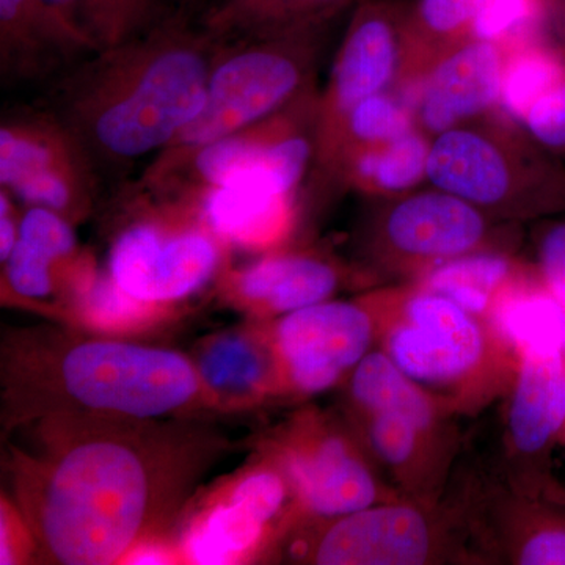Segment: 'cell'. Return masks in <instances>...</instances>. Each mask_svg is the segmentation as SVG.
I'll return each mask as SVG.
<instances>
[{"label": "cell", "instance_id": "obj_1", "mask_svg": "<svg viewBox=\"0 0 565 565\" xmlns=\"http://www.w3.org/2000/svg\"><path fill=\"white\" fill-rule=\"evenodd\" d=\"M218 51L184 10L140 39L93 52L44 88L40 104L76 137L104 182H122L202 110Z\"/></svg>", "mask_w": 565, "mask_h": 565}, {"label": "cell", "instance_id": "obj_2", "mask_svg": "<svg viewBox=\"0 0 565 565\" xmlns=\"http://www.w3.org/2000/svg\"><path fill=\"white\" fill-rule=\"evenodd\" d=\"M156 471L145 451L120 437H95L63 449L32 489L41 545L68 565L120 559L150 520Z\"/></svg>", "mask_w": 565, "mask_h": 565}, {"label": "cell", "instance_id": "obj_3", "mask_svg": "<svg viewBox=\"0 0 565 565\" xmlns=\"http://www.w3.org/2000/svg\"><path fill=\"white\" fill-rule=\"evenodd\" d=\"M377 344L392 362L456 414L508 393L519 355L489 321L415 282L366 296Z\"/></svg>", "mask_w": 565, "mask_h": 565}, {"label": "cell", "instance_id": "obj_4", "mask_svg": "<svg viewBox=\"0 0 565 565\" xmlns=\"http://www.w3.org/2000/svg\"><path fill=\"white\" fill-rule=\"evenodd\" d=\"M427 184L455 193L501 222L565 214L563 159L501 109L434 137Z\"/></svg>", "mask_w": 565, "mask_h": 565}, {"label": "cell", "instance_id": "obj_5", "mask_svg": "<svg viewBox=\"0 0 565 565\" xmlns=\"http://www.w3.org/2000/svg\"><path fill=\"white\" fill-rule=\"evenodd\" d=\"M364 444L408 500L438 501L455 459L456 412L412 381L382 349L352 371Z\"/></svg>", "mask_w": 565, "mask_h": 565}, {"label": "cell", "instance_id": "obj_6", "mask_svg": "<svg viewBox=\"0 0 565 565\" xmlns=\"http://www.w3.org/2000/svg\"><path fill=\"white\" fill-rule=\"evenodd\" d=\"M522 223L501 222L455 193L427 188L367 199L360 245L367 267L414 281L468 253L514 252Z\"/></svg>", "mask_w": 565, "mask_h": 565}, {"label": "cell", "instance_id": "obj_7", "mask_svg": "<svg viewBox=\"0 0 565 565\" xmlns=\"http://www.w3.org/2000/svg\"><path fill=\"white\" fill-rule=\"evenodd\" d=\"M329 31L221 44L202 110L162 151L202 147L291 106L318 88Z\"/></svg>", "mask_w": 565, "mask_h": 565}, {"label": "cell", "instance_id": "obj_8", "mask_svg": "<svg viewBox=\"0 0 565 565\" xmlns=\"http://www.w3.org/2000/svg\"><path fill=\"white\" fill-rule=\"evenodd\" d=\"M319 88L264 120L202 147L161 151L139 178L150 191L200 200L241 178H266L299 193L310 178L318 132Z\"/></svg>", "mask_w": 565, "mask_h": 565}, {"label": "cell", "instance_id": "obj_9", "mask_svg": "<svg viewBox=\"0 0 565 565\" xmlns=\"http://www.w3.org/2000/svg\"><path fill=\"white\" fill-rule=\"evenodd\" d=\"M470 498L460 505L404 500L370 505L333 519L316 539L311 563L321 565H427L467 556Z\"/></svg>", "mask_w": 565, "mask_h": 565}, {"label": "cell", "instance_id": "obj_10", "mask_svg": "<svg viewBox=\"0 0 565 565\" xmlns=\"http://www.w3.org/2000/svg\"><path fill=\"white\" fill-rule=\"evenodd\" d=\"M143 189L150 195V215L118 234L111 245L109 275L137 299L173 302L202 288L218 269L222 250L217 239L222 237L204 212L199 221L188 222L202 203L185 222L178 223L184 196Z\"/></svg>", "mask_w": 565, "mask_h": 565}, {"label": "cell", "instance_id": "obj_11", "mask_svg": "<svg viewBox=\"0 0 565 565\" xmlns=\"http://www.w3.org/2000/svg\"><path fill=\"white\" fill-rule=\"evenodd\" d=\"M88 152L40 103L3 114L0 122V188L25 206L85 217L103 184Z\"/></svg>", "mask_w": 565, "mask_h": 565}, {"label": "cell", "instance_id": "obj_12", "mask_svg": "<svg viewBox=\"0 0 565 565\" xmlns=\"http://www.w3.org/2000/svg\"><path fill=\"white\" fill-rule=\"evenodd\" d=\"M63 388L93 411L151 418L184 407L199 392L192 364L170 351L92 341L65 353Z\"/></svg>", "mask_w": 565, "mask_h": 565}, {"label": "cell", "instance_id": "obj_13", "mask_svg": "<svg viewBox=\"0 0 565 565\" xmlns=\"http://www.w3.org/2000/svg\"><path fill=\"white\" fill-rule=\"evenodd\" d=\"M405 0H362L351 11L332 68L319 92L316 148L349 110L370 96L397 92L404 61Z\"/></svg>", "mask_w": 565, "mask_h": 565}, {"label": "cell", "instance_id": "obj_14", "mask_svg": "<svg viewBox=\"0 0 565 565\" xmlns=\"http://www.w3.org/2000/svg\"><path fill=\"white\" fill-rule=\"evenodd\" d=\"M504 446L509 489L552 497L553 449L565 424V353L520 356L509 388Z\"/></svg>", "mask_w": 565, "mask_h": 565}, {"label": "cell", "instance_id": "obj_15", "mask_svg": "<svg viewBox=\"0 0 565 565\" xmlns=\"http://www.w3.org/2000/svg\"><path fill=\"white\" fill-rule=\"evenodd\" d=\"M377 343V321L366 297L321 302L285 315L275 332L286 377L302 393H321L352 373Z\"/></svg>", "mask_w": 565, "mask_h": 565}, {"label": "cell", "instance_id": "obj_16", "mask_svg": "<svg viewBox=\"0 0 565 565\" xmlns=\"http://www.w3.org/2000/svg\"><path fill=\"white\" fill-rule=\"evenodd\" d=\"M505 50L473 39L446 55L404 93L416 128L437 137L457 125L501 109Z\"/></svg>", "mask_w": 565, "mask_h": 565}, {"label": "cell", "instance_id": "obj_17", "mask_svg": "<svg viewBox=\"0 0 565 565\" xmlns=\"http://www.w3.org/2000/svg\"><path fill=\"white\" fill-rule=\"evenodd\" d=\"M470 542L497 563L565 565V509L512 489L471 493Z\"/></svg>", "mask_w": 565, "mask_h": 565}, {"label": "cell", "instance_id": "obj_18", "mask_svg": "<svg viewBox=\"0 0 565 565\" xmlns=\"http://www.w3.org/2000/svg\"><path fill=\"white\" fill-rule=\"evenodd\" d=\"M96 52L47 0H0V79L50 87Z\"/></svg>", "mask_w": 565, "mask_h": 565}, {"label": "cell", "instance_id": "obj_19", "mask_svg": "<svg viewBox=\"0 0 565 565\" xmlns=\"http://www.w3.org/2000/svg\"><path fill=\"white\" fill-rule=\"evenodd\" d=\"M288 473L303 508L326 519L405 498L379 481L367 457L343 435H316L296 446Z\"/></svg>", "mask_w": 565, "mask_h": 565}, {"label": "cell", "instance_id": "obj_20", "mask_svg": "<svg viewBox=\"0 0 565 565\" xmlns=\"http://www.w3.org/2000/svg\"><path fill=\"white\" fill-rule=\"evenodd\" d=\"M362 0H191L189 14L218 44L330 31Z\"/></svg>", "mask_w": 565, "mask_h": 565}, {"label": "cell", "instance_id": "obj_21", "mask_svg": "<svg viewBox=\"0 0 565 565\" xmlns=\"http://www.w3.org/2000/svg\"><path fill=\"white\" fill-rule=\"evenodd\" d=\"M204 214L226 243L270 250L288 239L297 221V193L266 178H241L202 199Z\"/></svg>", "mask_w": 565, "mask_h": 565}, {"label": "cell", "instance_id": "obj_22", "mask_svg": "<svg viewBox=\"0 0 565 565\" xmlns=\"http://www.w3.org/2000/svg\"><path fill=\"white\" fill-rule=\"evenodd\" d=\"M285 482L273 471L244 479L234 489L228 504L212 511L196 527L188 544L189 556L196 564H226L256 545L264 526L280 511Z\"/></svg>", "mask_w": 565, "mask_h": 565}, {"label": "cell", "instance_id": "obj_23", "mask_svg": "<svg viewBox=\"0 0 565 565\" xmlns=\"http://www.w3.org/2000/svg\"><path fill=\"white\" fill-rule=\"evenodd\" d=\"M340 267L311 252L273 253L234 275L233 288L248 303L289 315L326 302L340 286Z\"/></svg>", "mask_w": 565, "mask_h": 565}, {"label": "cell", "instance_id": "obj_24", "mask_svg": "<svg viewBox=\"0 0 565 565\" xmlns=\"http://www.w3.org/2000/svg\"><path fill=\"white\" fill-rule=\"evenodd\" d=\"M481 0H405L404 61L397 93L404 95L435 63L473 40Z\"/></svg>", "mask_w": 565, "mask_h": 565}, {"label": "cell", "instance_id": "obj_25", "mask_svg": "<svg viewBox=\"0 0 565 565\" xmlns=\"http://www.w3.org/2000/svg\"><path fill=\"white\" fill-rule=\"evenodd\" d=\"M534 269L509 250L468 253L416 278L415 285L440 294L468 313L489 321L494 305L516 281Z\"/></svg>", "mask_w": 565, "mask_h": 565}, {"label": "cell", "instance_id": "obj_26", "mask_svg": "<svg viewBox=\"0 0 565 565\" xmlns=\"http://www.w3.org/2000/svg\"><path fill=\"white\" fill-rule=\"evenodd\" d=\"M433 137L415 128L397 139L355 152L340 167L334 185L366 199L394 196L427 184Z\"/></svg>", "mask_w": 565, "mask_h": 565}, {"label": "cell", "instance_id": "obj_27", "mask_svg": "<svg viewBox=\"0 0 565 565\" xmlns=\"http://www.w3.org/2000/svg\"><path fill=\"white\" fill-rule=\"evenodd\" d=\"M489 322L519 359L527 353H565V308L535 266L501 296Z\"/></svg>", "mask_w": 565, "mask_h": 565}, {"label": "cell", "instance_id": "obj_28", "mask_svg": "<svg viewBox=\"0 0 565 565\" xmlns=\"http://www.w3.org/2000/svg\"><path fill=\"white\" fill-rule=\"evenodd\" d=\"M68 218L41 206H28L21 215L20 236L6 259L7 281L18 296L44 299L54 288L55 264L76 250Z\"/></svg>", "mask_w": 565, "mask_h": 565}, {"label": "cell", "instance_id": "obj_29", "mask_svg": "<svg viewBox=\"0 0 565 565\" xmlns=\"http://www.w3.org/2000/svg\"><path fill=\"white\" fill-rule=\"evenodd\" d=\"M96 51L147 35L189 9L191 0H47Z\"/></svg>", "mask_w": 565, "mask_h": 565}, {"label": "cell", "instance_id": "obj_30", "mask_svg": "<svg viewBox=\"0 0 565 565\" xmlns=\"http://www.w3.org/2000/svg\"><path fill=\"white\" fill-rule=\"evenodd\" d=\"M565 81V47L539 36L505 51L501 110L522 122L539 99Z\"/></svg>", "mask_w": 565, "mask_h": 565}, {"label": "cell", "instance_id": "obj_31", "mask_svg": "<svg viewBox=\"0 0 565 565\" xmlns=\"http://www.w3.org/2000/svg\"><path fill=\"white\" fill-rule=\"evenodd\" d=\"M74 286L82 318L107 332L134 329L145 323L152 318L159 305L137 299L120 288L110 275L99 277L92 269L85 270Z\"/></svg>", "mask_w": 565, "mask_h": 565}, {"label": "cell", "instance_id": "obj_32", "mask_svg": "<svg viewBox=\"0 0 565 565\" xmlns=\"http://www.w3.org/2000/svg\"><path fill=\"white\" fill-rule=\"evenodd\" d=\"M553 0H481L475 39L492 41L505 51L545 35Z\"/></svg>", "mask_w": 565, "mask_h": 565}, {"label": "cell", "instance_id": "obj_33", "mask_svg": "<svg viewBox=\"0 0 565 565\" xmlns=\"http://www.w3.org/2000/svg\"><path fill=\"white\" fill-rule=\"evenodd\" d=\"M266 364L258 348L239 337H225L204 352L200 374L218 393H248L258 388Z\"/></svg>", "mask_w": 565, "mask_h": 565}, {"label": "cell", "instance_id": "obj_34", "mask_svg": "<svg viewBox=\"0 0 565 565\" xmlns=\"http://www.w3.org/2000/svg\"><path fill=\"white\" fill-rule=\"evenodd\" d=\"M535 269L548 291L565 308V214L535 221Z\"/></svg>", "mask_w": 565, "mask_h": 565}, {"label": "cell", "instance_id": "obj_35", "mask_svg": "<svg viewBox=\"0 0 565 565\" xmlns=\"http://www.w3.org/2000/svg\"><path fill=\"white\" fill-rule=\"evenodd\" d=\"M522 125L556 158L565 159V81L531 107Z\"/></svg>", "mask_w": 565, "mask_h": 565}, {"label": "cell", "instance_id": "obj_36", "mask_svg": "<svg viewBox=\"0 0 565 565\" xmlns=\"http://www.w3.org/2000/svg\"><path fill=\"white\" fill-rule=\"evenodd\" d=\"M550 28L555 33L557 43L565 47V0H553Z\"/></svg>", "mask_w": 565, "mask_h": 565}, {"label": "cell", "instance_id": "obj_37", "mask_svg": "<svg viewBox=\"0 0 565 565\" xmlns=\"http://www.w3.org/2000/svg\"><path fill=\"white\" fill-rule=\"evenodd\" d=\"M128 563L131 564H167L169 559L161 552H154L151 548L141 550L137 555L129 556Z\"/></svg>", "mask_w": 565, "mask_h": 565}, {"label": "cell", "instance_id": "obj_38", "mask_svg": "<svg viewBox=\"0 0 565 565\" xmlns=\"http://www.w3.org/2000/svg\"><path fill=\"white\" fill-rule=\"evenodd\" d=\"M561 441H563V444H565V424H564L563 437H561Z\"/></svg>", "mask_w": 565, "mask_h": 565}]
</instances>
